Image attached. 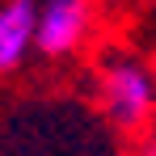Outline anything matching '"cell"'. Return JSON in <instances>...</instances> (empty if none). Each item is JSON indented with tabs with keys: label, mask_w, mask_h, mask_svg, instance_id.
<instances>
[{
	"label": "cell",
	"mask_w": 156,
	"mask_h": 156,
	"mask_svg": "<svg viewBox=\"0 0 156 156\" xmlns=\"http://www.w3.org/2000/svg\"><path fill=\"white\" fill-rule=\"evenodd\" d=\"M152 156H156V148H152Z\"/></svg>",
	"instance_id": "obj_4"
},
{
	"label": "cell",
	"mask_w": 156,
	"mask_h": 156,
	"mask_svg": "<svg viewBox=\"0 0 156 156\" xmlns=\"http://www.w3.org/2000/svg\"><path fill=\"white\" fill-rule=\"evenodd\" d=\"M101 114L118 131H139L156 114V80L135 59H110L101 68Z\"/></svg>",
	"instance_id": "obj_1"
},
{
	"label": "cell",
	"mask_w": 156,
	"mask_h": 156,
	"mask_svg": "<svg viewBox=\"0 0 156 156\" xmlns=\"http://www.w3.org/2000/svg\"><path fill=\"white\" fill-rule=\"evenodd\" d=\"M38 34V0H4L0 4V76L17 72L34 51Z\"/></svg>",
	"instance_id": "obj_3"
},
{
	"label": "cell",
	"mask_w": 156,
	"mask_h": 156,
	"mask_svg": "<svg viewBox=\"0 0 156 156\" xmlns=\"http://www.w3.org/2000/svg\"><path fill=\"white\" fill-rule=\"evenodd\" d=\"M89 30V0H42L38 4V34H34V51L59 59L80 47Z\"/></svg>",
	"instance_id": "obj_2"
}]
</instances>
